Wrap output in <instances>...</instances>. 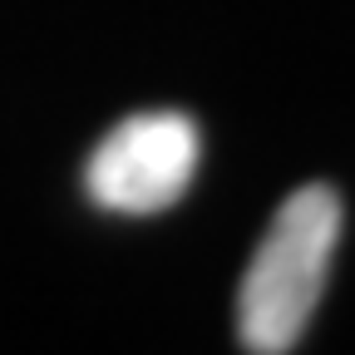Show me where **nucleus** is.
Wrapping results in <instances>:
<instances>
[{
  "label": "nucleus",
  "mask_w": 355,
  "mask_h": 355,
  "mask_svg": "<svg viewBox=\"0 0 355 355\" xmlns=\"http://www.w3.org/2000/svg\"><path fill=\"white\" fill-rule=\"evenodd\" d=\"M340 247V198L326 183L296 188L266 237L257 242L237 291V340L252 355H286L301 345L321 306L331 261Z\"/></svg>",
  "instance_id": "1"
},
{
  "label": "nucleus",
  "mask_w": 355,
  "mask_h": 355,
  "mask_svg": "<svg viewBox=\"0 0 355 355\" xmlns=\"http://www.w3.org/2000/svg\"><path fill=\"white\" fill-rule=\"evenodd\" d=\"M198 123L178 109H153L123 119L94 148L84 168V188L104 212L153 217L188 193L198 173Z\"/></svg>",
  "instance_id": "2"
}]
</instances>
